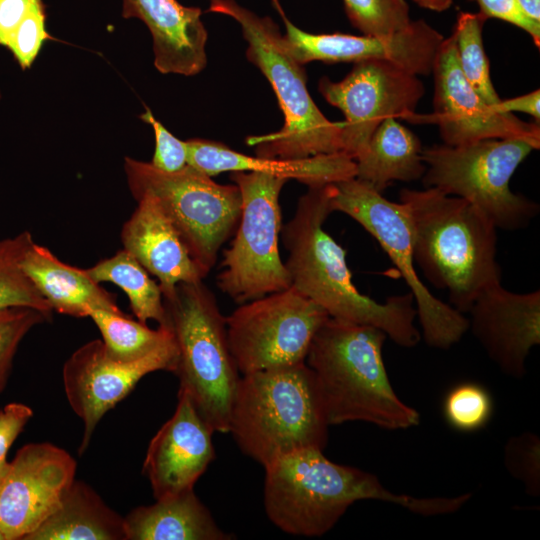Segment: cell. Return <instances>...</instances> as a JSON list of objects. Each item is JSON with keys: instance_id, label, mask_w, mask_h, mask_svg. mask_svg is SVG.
<instances>
[{"instance_id": "6da1fadb", "label": "cell", "mask_w": 540, "mask_h": 540, "mask_svg": "<svg viewBox=\"0 0 540 540\" xmlns=\"http://www.w3.org/2000/svg\"><path fill=\"white\" fill-rule=\"evenodd\" d=\"M308 188L281 229L291 286L331 318L374 326L401 347L416 346L422 337L414 324L417 311L412 293L393 295L379 303L357 290L346 251L323 227L332 213L334 183Z\"/></svg>"}, {"instance_id": "83f0119b", "label": "cell", "mask_w": 540, "mask_h": 540, "mask_svg": "<svg viewBox=\"0 0 540 540\" xmlns=\"http://www.w3.org/2000/svg\"><path fill=\"white\" fill-rule=\"evenodd\" d=\"M89 317L102 335L106 354L118 362L137 361L172 338L167 326L151 329L123 312L92 309Z\"/></svg>"}, {"instance_id": "9c48e42d", "label": "cell", "mask_w": 540, "mask_h": 540, "mask_svg": "<svg viewBox=\"0 0 540 540\" xmlns=\"http://www.w3.org/2000/svg\"><path fill=\"white\" fill-rule=\"evenodd\" d=\"M124 169L133 197L153 196L193 260L208 275L221 246L235 232L242 207L237 185H222L186 165L176 172L130 157Z\"/></svg>"}, {"instance_id": "d4e9b609", "label": "cell", "mask_w": 540, "mask_h": 540, "mask_svg": "<svg viewBox=\"0 0 540 540\" xmlns=\"http://www.w3.org/2000/svg\"><path fill=\"white\" fill-rule=\"evenodd\" d=\"M420 139L395 118H386L355 159L358 180L382 193L393 181L421 179L426 166Z\"/></svg>"}, {"instance_id": "277c9868", "label": "cell", "mask_w": 540, "mask_h": 540, "mask_svg": "<svg viewBox=\"0 0 540 540\" xmlns=\"http://www.w3.org/2000/svg\"><path fill=\"white\" fill-rule=\"evenodd\" d=\"M381 329L329 317L305 363L312 370L328 425L362 421L383 429L417 426L419 412L395 393L382 356Z\"/></svg>"}, {"instance_id": "52a82bcc", "label": "cell", "mask_w": 540, "mask_h": 540, "mask_svg": "<svg viewBox=\"0 0 540 540\" xmlns=\"http://www.w3.org/2000/svg\"><path fill=\"white\" fill-rule=\"evenodd\" d=\"M165 326L178 350L174 374L214 432H229V417L240 378L230 352L226 317L203 283L181 282L163 296Z\"/></svg>"}, {"instance_id": "9a60e30c", "label": "cell", "mask_w": 540, "mask_h": 540, "mask_svg": "<svg viewBox=\"0 0 540 540\" xmlns=\"http://www.w3.org/2000/svg\"><path fill=\"white\" fill-rule=\"evenodd\" d=\"M178 358L172 338L133 362H118L105 352L103 341L92 340L79 347L65 362L63 385L73 411L83 422L79 453L83 454L104 414L125 398L145 375L174 372Z\"/></svg>"}, {"instance_id": "603a6c76", "label": "cell", "mask_w": 540, "mask_h": 540, "mask_svg": "<svg viewBox=\"0 0 540 540\" xmlns=\"http://www.w3.org/2000/svg\"><path fill=\"white\" fill-rule=\"evenodd\" d=\"M22 267L53 311L89 317L92 309L122 312L115 296L93 281L85 269L59 260L48 248L32 244Z\"/></svg>"}, {"instance_id": "ffe728a7", "label": "cell", "mask_w": 540, "mask_h": 540, "mask_svg": "<svg viewBox=\"0 0 540 540\" xmlns=\"http://www.w3.org/2000/svg\"><path fill=\"white\" fill-rule=\"evenodd\" d=\"M135 200L138 206L121 231L123 249L158 279L163 296L178 283L203 281L207 274L190 256L156 199L142 194Z\"/></svg>"}, {"instance_id": "1f68e13d", "label": "cell", "mask_w": 540, "mask_h": 540, "mask_svg": "<svg viewBox=\"0 0 540 540\" xmlns=\"http://www.w3.org/2000/svg\"><path fill=\"white\" fill-rule=\"evenodd\" d=\"M492 413L489 393L475 383L455 386L444 401L447 422L460 431H474L483 427Z\"/></svg>"}, {"instance_id": "8fae6325", "label": "cell", "mask_w": 540, "mask_h": 540, "mask_svg": "<svg viewBox=\"0 0 540 540\" xmlns=\"http://www.w3.org/2000/svg\"><path fill=\"white\" fill-rule=\"evenodd\" d=\"M332 212H342L370 233L395 264L416 302L417 317L426 344L448 349L469 327L468 318L436 298L416 273L410 218L404 206L387 200L368 184L350 178L334 183Z\"/></svg>"}, {"instance_id": "cb8c5ba5", "label": "cell", "mask_w": 540, "mask_h": 540, "mask_svg": "<svg viewBox=\"0 0 540 540\" xmlns=\"http://www.w3.org/2000/svg\"><path fill=\"white\" fill-rule=\"evenodd\" d=\"M126 540H231L194 490L157 499L124 518Z\"/></svg>"}, {"instance_id": "4fadbf2b", "label": "cell", "mask_w": 540, "mask_h": 540, "mask_svg": "<svg viewBox=\"0 0 540 540\" xmlns=\"http://www.w3.org/2000/svg\"><path fill=\"white\" fill-rule=\"evenodd\" d=\"M417 76L391 61L368 59L354 63L339 82L321 78L320 93L345 116L342 152L355 160L386 118L406 119L414 113L425 94Z\"/></svg>"}, {"instance_id": "f546056e", "label": "cell", "mask_w": 540, "mask_h": 540, "mask_svg": "<svg viewBox=\"0 0 540 540\" xmlns=\"http://www.w3.org/2000/svg\"><path fill=\"white\" fill-rule=\"evenodd\" d=\"M487 19L481 12H461L453 35L459 65L466 80L487 104L494 107L501 98L492 84L489 60L482 41V29Z\"/></svg>"}, {"instance_id": "5bb4252c", "label": "cell", "mask_w": 540, "mask_h": 540, "mask_svg": "<svg viewBox=\"0 0 540 540\" xmlns=\"http://www.w3.org/2000/svg\"><path fill=\"white\" fill-rule=\"evenodd\" d=\"M432 74L434 112L406 119L438 125L444 144L464 145L484 139H525L540 148L539 123L525 122L487 104L466 80L458 61L455 37L443 39Z\"/></svg>"}, {"instance_id": "ac0fdd59", "label": "cell", "mask_w": 540, "mask_h": 540, "mask_svg": "<svg viewBox=\"0 0 540 540\" xmlns=\"http://www.w3.org/2000/svg\"><path fill=\"white\" fill-rule=\"evenodd\" d=\"M468 319L474 337L506 375L522 378L530 350L540 344V291L515 293L496 283L474 301Z\"/></svg>"}, {"instance_id": "7c38bea8", "label": "cell", "mask_w": 540, "mask_h": 540, "mask_svg": "<svg viewBox=\"0 0 540 540\" xmlns=\"http://www.w3.org/2000/svg\"><path fill=\"white\" fill-rule=\"evenodd\" d=\"M328 313L295 288L240 304L226 317L227 338L239 373L305 362Z\"/></svg>"}, {"instance_id": "7402d4cb", "label": "cell", "mask_w": 540, "mask_h": 540, "mask_svg": "<svg viewBox=\"0 0 540 540\" xmlns=\"http://www.w3.org/2000/svg\"><path fill=\"white\" fill-rule=\"evenodd\" d=\"M186 146L188 164L211 177L223 172H260L317 187L356 176V162L344 152L283 159L245 155L205 139L187 140Z\"/></svg>"}, {"instance_id": "7a4b0ae2", "label": "cell", "mask_w": 540, "mask_h": 540, "mask_svg": "<svg viewBox=\"0 0 540 540\" xmlns=\"http://www.w3.org/2000/svg\"><path fill=\"white\" fill-rule=\"evenodd\" d=\"M264 508L285 533L319 537L331 530L346 510L361 500H381L409 511L434 516L456 512L471 494L416 498L386 489L372 473L330 461L320 449H303L265 467Z\"/></svg>"}, {"instance_id": "e575fe53", "label": "cell", "mask_w": 540, "mask_h": 540, "mask_svg": "<svg viewBox=\"0 0 540 540\" xmlns=\"http://www.w3.org/2000/svg\"><path fill=\"white\" fill-rule=\"evenodd\" d=\"M50 35L45 27V14L41 0H33L30 9L15 33L7 48L11 50L19 65L29 68L37 57L42 44Z\"/></svg>"}, {"instance_id": "4dcf8cb0", "label": "cell", "mask_w": 540, "mask_h": 540, "mask_svg": "<svg viewBox=\"0 0 540 540\" xmlns=\"http://www.w3.org/2000/svg\"><path fill=\"white\" fill-rule=\"evenodd\" d=\"M351 24L363 35L383 36L406 28L411 20L405 0H343Z\"/></svg>"}, {"instance_id": "60d3db41", "label": "cell", "mask_w": 540, "mask_h": 540, "mask_svg": "<svg viewBox=\"0 0 540 540\" xmlns=\"http://www.w3.org/2000/svg\"><path fill=\"white\" fill-rule=\"evenodd\" d=\"M517 3L527 17L540 23V0H517Z\"/></svg>"}, {"instance_id": "3957f363", "label": "cell", "mask_w": 540, "mask_h": 540, "mask_svg": "<svg viewBox=\"0 0 540 540\" xmlns=\"http://www.w3.org/2000/svg\"><path fill=\"white\" fill-rule=\"evenodd\" d=\"M399 202L410 218L415 264L467 313L483 290L501 282L497 228L467 200L433 187L402 189Z\"/></svg>"}, {"instance_id": "ab89813d", "label": "cell", "mask_w": 540, "mask_h": 540, "mask_svg": "<svg viewBox=\"0 0 540 540\" xmlns=\"http://www.w3.org/2000/svg\"><path fill=\"white\" fill-rule=\"evenodd\" d=\"M494 108L502 113L523 112L531 115L539 122L540 119V91L534 90L528 94L500 100Z\"/></svg>"}, {"instance_id": "ee69618b", "label": "cell", "mask_w": 540, "mask_h": 540, "mask_svg": "<svg viewBox=\"0 0 540 540\" xmlns=\"http://www.w3.org/2000/svg\"><path fill=\"white\" fill-rule=\"evenodd\" d=\"M0 540H6V539H5V536L3 535V533L1 532V530H0Z\"/></svg>"}, {"instance_id": "30bf717a", "label": "cell", "mask_w": 540, "mask_h": 540, "mask_svg": "<svg viewBox=\"0 0 540 540\" xmlns=\"http://www.w3.org/2000/svg\"><path fill=\"white\" fill-rule=\"evenodd\" d=\"M242 207L235 237L223 251L217 287L238 304L287 289L290 276L279 252V196L287 179L260 172H230Z\"/></svg>"}, {"instance_id": "d6986e66", "label": "cell", "mask_w": 540, "mask_h": 540, "mask_svg": "<svg viewBox=\"0 0 540 540\" xmlns=\"http://www.w3.org/2000/svg\"><path fill=\"white\" fill-rule=\"evenodd\" d=\"M213 433L179 390L176 410L151 439L143 463L156 500L193 489L215 458Z\"/></svg>"}, {"instance_id": "74e56055", "label": "cell", "mask_w": 540, "mask_h": 540, "mask_svg": "<svg viewBox=\"0 0 540 540\" xmlns=\"http://www.w3.org/2000/svg\"><path fill=\"white\" fill-rule=\"evenodd\" d=\"M32 409L22 403H9L0 410V463L6 460L12 446L25 425L32 418Z\"/></svg>"}, {"instance_id": "484cf974", "label": "cell", "mask_w": 540, "mask_h": 540, "mask_svg": "<svg viewBox=\"0 0 540 540\" xmlns=\"http://www.w3.org/2000/svg\"><path fill=\"white\" fill-rule=\"evenodd\" d=\"M126 540L124 518L74 480L59 508L24 540Z\"/></svg>"}, {"instance_id": "2e32d148", "label": "cell", "mask_w": 540, "mask_h": 540, "mask_svg": "<svg viewBox=\"0 0 540 540\" xmlns=\"http://www.w3.org/2000/svg\"><path fill=\"white\" fill-rule=\"evenodd\" d=\"M76 467L67 451L51 443H29L17 451L0 486L6 540H24L59 508Z\"/></svg>"}, {"instance_id": "ba28073f", "label": "cell", "mask_w": 540, "mask_h": 540, "mask_svg": "<svg viewBox=\"0 0 540 540\" xmlns=\"http://www.w3.org/2000/svg\"><path fill=\"white\" fill-rule=\"evenodd\" d=\"M534 143L518 138L484 139L422 149L426 166L422 182L447 195L463 198L478 208L498 229L526 228L538 215L539 205L515 194L509 183Z\"/></svg>"}, {"instance_id": "8d00e7d4", "label": "cell", "mask_w": 540, "mask_h": 540, "mask_svg": "<svg viewBox=\"0 0 540 540\" xmlns=\"http://www.w3.org/2000/svg\"><path fill=\"white\" fill-rule=\"evenodd\" d=\"M487 18H497L513 24L526 31L535 45H540V23L527 17L520 8L517 0H473Z\"/></svg>"}, {"instance_id": "44dd1931", "label": "cell", "mask_w": 540, "mask_h": 540, "mask_svg": "<svg viewBox=\"0 0 540 540\" xmlns=\"http://www.w3.org/2000/svg\"><path fill=\"white\" fill-rule=\"evenodd\" d=\"M123 17H136L147 25L154 64L161 73L193 76L205 68L208 34L199 8L176 0H123Z\"/></svg>"}, {"instance_id": "e0dca14e", "label": "cell", "mask_w": 540, "mask_h": 540, "mask_svg": "<svg viewBox=\"0 0 540 540\" xmlns=\"http://www.w3.org/2000/svg\"><path fill=\"white\" fill-rule=\"evenodd\" d=\"M284 39L295 59L306 64L359 62L368 59L391 61L405 70L428 76L443 36L424 20L411 21L395 33L383 36L343 33L312 34L305 32L284 17Z\"/></svg>"}, {"instance_id": "b9f144b4", "label": "cell", "mask_w": 540, "mask_h": 540, "mask_svg": "<svg viewBox=\"0 0 540 540\" xmlns=\"http://www.w3.org/2000/svg\"><path fill=\"white\" fill-rule=\"evenodd\" d=\"M419 6L430 9L436 12H442L447 10L451 5L453 0H413Z\"/></svg>"}, {"instance_id": "d6a6232c", "label": "cell", "mask_w": 540, "mask_h": 540, "mask_svg": "<svg viewBox=\"0 0 540 540\" xmlns=\"http://www.w3.org/2000/svg\"><path fill=\"white\" fill-rule=\"evenodd\" d=\"M51 316L29 307L0 309V392L5 388L17 349L26 334Z\"/></svg>"}, {"instance_id": "7bdbcfd3", "label": "cell", "mask_w": 540, "mask_h": 540, "mask_svg": "<svg viewBox=\"0 0 540 540\" xmlns=\"http://www.w3.org/2000/svg\"><path fill=\"white\" fill-rule=\"evenodd\" d=\"M10 462H7L6 460L0 463V486L9 470Z\"/></svg>"}, {"instance_id": "f1b7e54d", "label": "cell", "mask_w": 540, "mask_h": 540, "mask_svg": "<svg viewBox=\"0 0 540 540\" xmlns=\"http://www.w3.org/2000/svg\"><path fill=\"white\" fill-rule=\"evenodd\" d=\"M34 243L29 231L0 240V309L29 307L52 316V308L22 267Z\"/></svg>"}, {"instance_id": "4316f807", "label": "cell", "mask_w": 540, "mask_h": 540, "mask_svg": "<svg viewBox=\"0 0 540 540\" xmlns=\"http://www.w3.org/2000/svg\"><path fill=\"white\" fill-rule=\"evenodd\" d=\"M87 275L96 283L111 282L121 288L128 296L130 307L138 321L148 320L164 325L166 321L163 295L159 283L153 280L148 271L125 249L113 256L100 260L85 269Z\"/></svg>"}, {"instance_id": "f35d334b", "label": "cell", "mask_w": 540, "mask_h": 540, "mask_svg": "<svg viewBox=\"0 0 540 540\" xmlns=\"http://www.w3.org/2000/svg\"><path fill=\"white\" fill-rule=\"evenodd\" d=\"M33 0H0V45L8 47Z\"/></svg>"}, {"instance_id": "8992f818", "label": "cell", "mask_w": 540, "mask_h": 540, "mask_svg": "<svg viewBox=\"0 0 540 540\" xmlns=\"http://www.w3.org/2000/svg\"><path fill=\"white\" fill-rule=\"evenodd\" d=\"M210 12L233 18L248 42L246 56L271 84L284 114L283 127L247 138L257 156L299 159L342 152V123L327 119L311 98L306 73L269 17H260L234 0H211Z\"/></svg>"}, {"instance_id": "d590c367", "label": "cell", "mask_w": 540, "mask_h": 540, "mask_svg": "<svg viewBox=\"0 0 540 540\" xmlns=\"http://www.w3.org/2000/svg\"><path fill=\"white\" fill-rule=\"evenodd\" d=\"M140 118L150 124L155 135V151L150 162L154 167L166 172H176L188 165V152L186 141H182L171 134L149 109H146Z\"/></svg>"}, {"instance_id": "836d02e7", "label": "cell", "mask_w": 540, "mask_h": 540, "mask_svg": "<svg viewBox=\"0 0 540 540\" xmlns=\"http://www.w3.org/2000/svg\"><path fill=\"white\" fill-rule=\"evenodd\" d=\"M504 465L530 496L540 495V439L532 432L510 438L504 447Z\"/></svg>"}, {"instance_id": "5b68a950", "label": "cell", "mask_w": 540, "mask_h": 540, "mask_svg": "<svg viewBox=\"0 0 540 540\" xmlns=\"http://www.w3.org/2000/svg\"><path fill=\"white\" fill-rule=\"evenodd\" d=\"M328 427L314 374L305 362L240 376L229 432L241 451L263 467L298 450H323Z\"/></svg>"}]
</instances>
